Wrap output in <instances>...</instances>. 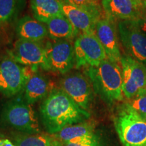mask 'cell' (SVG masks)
Here are the masks:
<instances>
[{
  "label": "cell",
  "mask_w": 146,
  "mask_h": 146,
  "mask_svg": "<svg viewBox=\"0 0 146 146\" xmlns=\"http://www.w3.org/2000/svg\"><path fill=\"white\" fill-rule=\"evenodd\" d=\"M67 3L87 10L102 18L101 7L96 0H67Z\"/></svg>",
  "instance_id": "22"
},
{
  "label": "cell",
  "mask_w": 146,
  "mask_h": 146,
  "mask_svg": "<svg viewBox=\"0 0 146 146\" xmlns=\"http://www.w3.org/2000/svg\"><path fill=\"white\" fill-rule=\"evenodd\" d=\"M41 120L49 134L54 135L68 126L86 121L90 117L61 89H54L39 108Z\"/></svg>",
  "instance_id": "1"
},
{
  "label": "cell",
  "mask_w": 146,
  "mask_h": 146,
  "mask_svg": "<svg viewBox=\"0 0 146 146\" xmlns=\"http://www.w3.org/2000/svg\"><path fill=\"white\" fill-rule=\"evenodd\" d=\"M53 135L62 143L72 144L87 143L99 136L95 132L94 124L86 121L68 126Z\"/></svg>",
  "instance_id": "15"
},
{
  "label": "cell",
  "mask_w": 146,
  "mask_h": 146,
  "mask_svg": "<svg viewBox=\"0 0 146 146\" xmlns=\"http://www.w3.org/2000/svg\"><path fill=\"white\" fill-rule=\"evenodd\" d=\"M113 120L124 146H146V120L130 104L118 106Z\"/></svg>",
  "instance_id": "3"
},
{
  "label": "cell",
  "mask_w": 146,
  "mask_h": 146,
  "mask_svg": "<svg viewBox=\"0 0 146 146\" xmlns=\"http://www.w3.org/2000/svg\"><path fill=\"white\" fill-rule=\"evenodd\" d=\"M63 146H105L100 136L94 139L92 141L87 142L83 144H72V143H63Z\"/></svg>",
  "instance_id": "24"
},
{
  "label": "cell",
  "mask_w": 146,
  "mask_h": 146,
  "mask_svg": "<svg viewBox=\"0 0 146 146\" xmlns=\"http://www.w3.org/2000/svg\"><path fill=\"white\" fill-rule=\"evenodd\" d=\"M60 87L81 108L88 110L92 100V90L85 76L79 72L66 75L61 80Z\"/></svg>",
  "instance_id": "11"
},
{
  "label": "cell",
  "mask_w": 146,
  "mask_h": 146,
  "mask_svg": "<svg viewBox=\"0 0 146 146\" xmlns=\"http://www.w3.org/2000/svg\"><path fill=\"white\" fill-rule=\"evenodd\" d=\"M16 33L18 39L33 41H41L48 36L45 24L29 16H23L18 21Z\"/></svg>",
  "instance_id": "17"
},
{
  "label": "cell",
  "mask_w": 146,
  "mask_h": 146,
  "mask_svg": "<svg viewBox=\"0 0 146 146\" xmlns=\"http://www.w3.org/2000/svg\"><path fill=\"white\" fill-rule=\"evenodd\" d=\"M30 3L34 18L41 23L64 15L63 3L58 0H30Z\"/></svg>",
  "instance_id": "18"
},
{
  "label": "cell",
  "mask_w": 146,
  "mask_h": 146,
  "mask_svg": "<svg viewBox=\"0 0 146 146\" xmlns=\"http://www.w3.org/2000/svg\"><path fill=\"white\" fill-rule=\"evenodd\" d=\"M0 123L16 132L31 135L40 133L37 116L25 100H12L4 104L0 110Z\"/></svg>",
  "instance_id": "4"
},
{
  "label": "cell",
  "mask_w": 146,
  "mask_h": 146,
  "mask_svg": "<svg viewBox=\"0 0 146 146\" xmlns=\"http://www.w3.org/2000/svg\"><path fill=\"white\" fill-rule=\"evenodd\" d=\"M141 9V12L146 11V0H133Z\"/></svg>",
  "instance_id": "27"
},
{
  "label": "cell",
  "mask_w": 146,
  "mask_h": 146,
  "mask_svg": "<svg viewBox=\"0 0 146 146\" xmlns=\"http://www.w3.org/2000/svg\"><path fill=\"white\" fill-rule=\"evenodd\" d=\"M93 88L108 104L123 100L122 69L117 63L106 59L98 66L85 68Z\"/></svg>",
  "instance_id": "2"
},
{
  "label": "cell",
  "mask_w": 146,
  "mask_h": 146,
  "mask_svg": "<svg viewBox=\"0 0 146 146\" xmlns=\"http://www.w3.org/2000/svg\"><path fill=\"white\" fill-rule=\"evenodd\" d=\"M53 89L52 84L45 76L34 73L29 77L25 85L24 100L29 104H33L46 98Z\"/></svg>",
  "instance_id": "16"
},
{
  "label": "cell",
  "mask_w": 146,
  "mask_h": 146,
  "mask_svg": "<svg viewBox=\"0 0 146 146\" xmlns=\"http://www.w3.org/2000/svg\"><path fill=\"white\" fill-rule=\"evenodd\" d=\"M118 30L120 41L128 56L146 64V35L136 21H119Z\"/></svg>",
  "instance_id": "9"
},
{
  "label": "cell",
  "mask_w": 146,
  "mask_h": 146,
  "mask_svg": "<svg viewBox=\"0 0 146 146\" xmlns=\"http://www.w3.org/2000/svg\"><path fill=\"white\" fill-rule=\"evenodd\" d=\"M63 12L78 34L96 33L97 23L102 19L88 10L68 3H63Z\"/></svg>",
  "instance_id": "14"
},
{
  "label": "cell",
  "mask_w": 146,
  "mask_h": 146,
  "mask_svg": "<svg viewBox=\"0 0 146 146\" xmlns=\"http://www.w3.org/2000/svg\"><path fill=\"white\" fill-rule=\"evenodd\" d=\"M96 34L104 49L107 58L113 62H120L122 55L114 21L102 18L97 23Z\"/></svg>",
  "instance_id": "12"
},
{
  "label": "cell",
  "mask_w": 146,
  "mask_h": 146,
  "mask_svg": "<svg viewBox=\"0 0 146 146\" xmlns=\"http://www.w3.org/2000/svg\"><path fill=\"white\" fill-rule=\"evenodd\" d=\"M123 74V92L126 98L133 99L146 92V66L129 56L120 62Z\"/></svg>",
  "instance_id": "7"
},
{
  "label": "cell",
  "mask_w": 146,
  "mask_h": 146,
  "mask_svg": "<svg viewBox=\"0 0 146 146\" xmlns=\"http://www.w3.org/2000/svg\"><path fill=\"white\" fill-rule=\"evenodd\" d=\"M0 146H16L13 142L8 139H0Z\"/></svg>",
  "instance_id": "26"
},
{
  "label": "cell",
  "mask_w": 146,
  "mask_h": 146,
  "mask_svg": "<svg viewBox=\"0 0 146 146\" xmlns=\"http://www.w3.org/2000/svg\"><path fill=\"white\" fill-rule=\"evenodd\" d=\"M10 56L20 64L31 68H45V46L41 41L18 39Z\"/></svg>",
  "instance_id": "10"
},
{
  "label": "cell",
  "mask_w": 146,
  "mask_h": 146,
  "mask_svg": "<svg viewBox=\"0 0 146 146\" xmlns=\"http://www.w3.org/2000/svg\"><path fill=\"white\" fill-rule=\"evenodd\" d=\"M45 25L48 36L54 41L70 40L79 35L64 14L52 18Z\"/></svg>",
  "instance_id": "19"
},
{
  "label": "cell",
  "mask_w": 146,
  "mask_h": 146,
  "mask_svg": "<svg viewBox=\"0 0 146 146\" xmlns=\"http://www.w3.org/2000/svg\"><path fill=\"white\" fill-rule=\"evenodd\" d=\"M76 68L98 66L107 59L104 49L96 33H81L74 43Z\"/></svg>",
  "instance_id": "6"
},
{
  "label": "cell",
  "mask_w": 146,
  "mask_h": 146,
  "mask_svg": "<svg viewBox=\"0 0 146 146\" xmlns=\"http://www.w3.org/2000/svg\"><path fill=\"white\" fill-rule=\"evenodd\" d=\"M58 1H61L62 3H67V0H58Z\"/></svg>",
  "instance_id": "28"
},
{
  "label": "cell",
  "mask_w": 146,
  "mask_h": 146,
  "mask_svg": "<svg viewBox=\"0 0 146 146\" xmlns=\"http://www.w3.org/2000/svg\"><path fill=\"white\" fill-rule=\"evenodd\" d=\"M74 64V44L70 40H57L45 45V70L65 74Z\"/></svg>",
  "instance_id": "8"
},
{
  "label": "cell",
  "mask_w": 146,
  "mask_h": 146,
  "mask_svg": "<svg viewBox=\"0 0 146 146\" xmlns=\"http://www.w3.org/2000/svg\"><path fill=\"white\" fill-rule=\"evenodd\" d=\"M102 7L106 18L137 21L141 15V9L133 0H102Z\"/></svg>",
  "instance_id": "13"
},
{
  "label": "cell",
  "mask_w": 146,
  "mask_h": 146,
  "mask_svg": "<svg viewBox=\"0 0 146 146\" xmlns=\"http://www.w3.org/2000/svg\"><path fill=\"white\" fill-rule=\"evenodd\" d=\"M12 141L16 146H63L57 138L50 135L12 133Z\"/></svg>",
  "instance_id": "20"
},
{
  "label": "cell",
  "mask_w": 146,
  "mask_h": 146,
  "mask_svg": "<svg viewBox=\"0 0 146 146\" xmlns=\"http://www.w3.org/2000/svg\"><path fill=\"white\" fill-rule=\"evenodd\" d=\"M16 0H0V25L8 23L14 16Z\"/></svg>",
  "instance_id": "21"
},
{
  "label": "cell",
  "mask_w": 146,
  "mask_h": 146,
  "mask_svg": "<svg viewBox=\"0 0 146 146\" xmlns=\"http://www.w3.org/2000/svg\"><path fill=\"white\" fill-rule=\"evenodd\" d=\"M130 105L143 118H146V92L134 98Z\"/></svg>",
  "instance_id": "23"
},
{
  "label": "cell",
  "mask_w": 146,
  "mask_h": 146,
  "mask_svg": "<svg viewBox=\"0 0 146 146\" xmlns=\"http://www.w3.org/2000/svg\"><path fill=\"white\" fill-rule=\"evenodd\" d=\"M145 120H146V118H145Z\"/></svg>",
  "instance_id": "29"
},
{
  "label": "cell",
  "mask_w": 146,
  "mask_h": 146,
  "mask_svg": "<svg viewBox=\"0 0 146 146\" xmlns=\"http://www.w3.org/2000/svg\"><path fill=\"white\" fill-rule=\"evenodd\" d=\"M139 29L146 35V11L141 12V15L136 21Z\"/></svg>",
  "instance_id": "25"
},
{
  "label": "cell",
  "mask_w": 146,
  "mask_h": 146,
  "mask_svg": "<svg viewBox=\"0 0 146 146\" xmlns=\"http://www.w3.org/2000/svg\"><path fill=\"white\" fill-rule=\"evenodd\" d=\"M31 70L20 64L10 56L0 61V93L12 97L25 89L27 81L32 74Z\"/></svg>",
  "instance_id": "5"
}]
</instances>
